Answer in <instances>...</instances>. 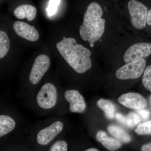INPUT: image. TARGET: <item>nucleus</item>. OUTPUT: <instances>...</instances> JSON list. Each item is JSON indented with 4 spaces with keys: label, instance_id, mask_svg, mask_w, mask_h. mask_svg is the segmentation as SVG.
<instances>
[{
    "label": "nucleus",
    "instance_id": "obj_23",
    "mask_svg": "<svg viewBox=\"0 0 151 151\" xmlns=\"http://www.w3.org/2000/svg\"><path fill=\"white\" fill-rule=\"evenodd\" d=\"M138 112L142 116V118L145 120H147L149 119L150 116V112L148 110H143V109H140L138 110Z\"/></svg>",
    "mask_w": 151,
    "mask_h": 151
},
{
    "label": "nucleus",
    "instance_id": "obj_5",
    "mask_svg": "<svg viewBox=\"0 0 151 151\" xmlns=\"http://www.w3.org/2000/svg\"><path fill=\"white\" fill-rule=\"evenodd\" d=\"M146 63L144 58L127 63L116 71V77L121 80L139 78L145 71Z\"/></svg>",
    "mask_w": 151,
    "mask_h": 151
},
{
    "label": "nucleus",
    "instance_id": "obj_17",
    "mask_svg": "<svg viewBox=\"0 0 151 151\" xmlns=\"http://www.w3.org/2000/svg\"><path fill=\"white\" fill-rule=\"evenodd\" d=\"M10 42L7 35L5 32L0 31V58H4L8 52Z\"/></svg>",
    "mask_w": 151,
    "mask_h": 151
},
{
    "label": "nucleus",
    "instance_id": "obj_2",
    "mask_svg": "<svg viewBox=\"0 0 151 151\" xmlns=\"http://www.w3.org/2000/svg\"><path fill=\"white\" fill-rule=\"evenodd\" d=\"M103 14L102 8L97 3H91L88 5L82 25L79 26V34L83 40L94 43L102 37L106 22L101 18Z\"/></svg>",
    "mask_w": 151,
    "mask_h": 151
},
{
    "label": "nucleus",
    "instance_id": "obj_8",
    "mask_svg": "<svg viewBox=\"0 0 151 151\" xmlns=\"http://www.w3.org/2000/svg\"><path fill=\"white\" fill-rule=\"evenodd\" d=\"M151 54V43L140 42L133 45L124 53V60L126 63L143 59Z\"/></svg>",
    "mask_w": 151,
    "mask_h": 151
},
{
    "label": "nucleus",
    "instance_id": "obj_24",
    "mask_svg": "<svg viewBox=\"0 0 151 151\" xmlns=\"http://www.w3.org/2000/svg\"><path fill=\"white\" fill-rule=\"evenodd\" d=\"M141 150L143 151H151V142L144 145Z\"/></svg>",
    "mask_w": 151,
    "mask_h": 151
},
{
    "label": "nucleus",
    "instance_id": "obj_6",
    "mask_svg": "<svg viewBox=\"0 0 151 151\" xmlns=\"http://www.w3.org/2000/svg\"><path fill=\"white\" fill-rule=\"evenodd\" d=\"M50 65V59L48 56L45 54L38 55L29 73V80L31 84L33 85L38 84L48 70Z\"/></svg>",
    "mask_w": 151,
    "mask_h": 151
},
{
    "label": "nucleus",
    "instance_id": "obj_9",
    "mask_svg": "<svg viewBox=\"0 0 151 151\" xmlns=\"http://www.w3.org/2000/svg\"><path fill=\"white\" fill-rule=\"evenodd\" d=\"M64 96L65 100L69 103V110L70 112L81 113L86 110L85 99L77 90L75 89L65 90Z\"/></svg>",
    "mask_w": 151,
    "mask_h": 151
},
{
    "label": "nucleus",
    "instance_id": "obj_15",
    "mask_svg": "<svg viewBox=\"0 0 151 151\" xmlns=\"http://www.w3.org/2000/svg\"><path fill=\"white\" fill-rule=\"evenodd\" d=\"M110 134L122 142L128 143L131 141L129 135L121 127L115 125H111L108 127Z\"/></svg>",
    "mask_w": 151,
    "mask_h": 151
},
{
    "label": "nucleus",
    "instance_id": "obj_18",
    "mask_svg": "<svg viewBox=\"0 0 151 151\" xmlns=\"http://www.w3.org/2000/svg\"><path fill=\"white\" fill-rule=\"evenodd\" d=\"M140 122V118L137 114L134 113H131L128 116H125L124 124L129 128H132Z\"/></svg>",
    "mask_w": 151,
    "mask_h": 151
},
{
    "label": "nucleus",
    "instance_id": "obj_14",
    "mask_svg": "<svg viewBox=\"0 0 151 151\" xmlns=\"http://www.w3.org/2000/svg\"><path fill=\"white\" fill-rule=\"evenodd\" d=\"M16 123L10 116L6 115L0 116V137L10 133L15 128Z\"/></svg>",
    "mask_w": 151,
    "mask_h": 151
},
{
    "label": "nucleus",
    "instance_id": "obj_12",
    "mask_svg": "<svg viewBox=\"0 0 151 151\" xmlns=\"http://www.w3.org/2000/svg\"><path fill=\"white\" fill-rule=\"evenodd\" d=\"M35 7L30 5H22L18 7L14 11V14L17 18L19 19H27L32 21L35 18L37 14Z\"/></svg>",
    "mask_w": 151,
    "mask_h": 151
},
{
    "label": "nucleus",
    "instance_id": "obj_19",
    "mask_svg": "<svg viewBox=\"0 0 151 151\" xmlns=\"http://www.w3.org/2000/svg\"><path fill=\"white\" fill-rule=\"evenodd\" d=\"M142 81L145 88L151 92V65H149L145 69Z\"/></svg>",
    "mask_w": 151,
    "mask_h": 151
},
{
    "label": "nucleus",
    "instance_id": "obj_21",
    "mask_svg": "<svg viewBox=\"0 0 151 151\" xmlns=\"http://www.w3.org/2000/svg\"><path fill=\"white\" fill-rule=\"evenodd\" d=\"M68 150V144L65 141L59 140L57 141L50 148V151H67Z\"/></svg>",
    "mask_w": 151,
    "mask_h": 151
},
{
    "label": "nucleus",
    "instance_id": "obj_20",
    "mask_svg": "<svg viewBox=\"0 0 151 151\" xmlns=\"http://www.w3.org/2000/svg\"><path fill=\"white\" fill-rule=\"evenodd\" d=\"M135 132L139 135L151 134V120L138 126Z\"/></svg>",
    "mask_w": 151,
    "mask_h": 151
},
{
    "label": "nucleus",
    "instance_id": "obj_1",
    "mask_svg": "<svg viewBox=\"0 0 151 151\" xmlns=\"http://www.w3.org/2000/svg\"><path fill=\"white\" fill-rule=\"evenodd\" d=\"M58 50L68 65L78 73L86 72L92 67L90 50L77 44L75 39L63 37L56 44Z\"/></svg>",
    "mask_w": 151,
    "mask_h": 151
},
{
    "label": "nucleus",
    "instance_id": "obj_3",
    "mask_svg": "<svg viewBox=\"0 0 151 151\" xmlns=\"http://www.w3.org/2000/svg\"><path fill=\"white\" fill-rule=\"evenodd\" d=\"M58 100V92L55 85L47 83L41 87L36 96L37 104L40 108L50 110L55 108Z\"/></svg>",
    "mask_w": 151,
    "mask_h": 151
},
{
    "label": "nucleus",
    "instance_id": "obj_25",
    "mask_svg": "<svg viewBox=\"0 0 151 151\" xmlns=\"http://www.w3.org/2000/svg\"><path fill=\"white\" fill-rule=\"evenodd\" d=\"M147 24L148 25L151 26V9L148 11V13Z\"/></svg>",
    "mask_w": 151,
    "mask_h": 151
},
{
    "label": "nucleus",
    "instance_id": "obj_26",
    "mask_svg": "<svg viewBox=\"0 0 151 151\" xmlns=\"http://www.w3.org/2000/svg\"><path fill=\"white\" fill-rule=\"evenodd\" d=\"M85 151H98L99 150L96 148H89L87 149V150H85Z\"/></svg>",
    "mask_w": 151,
    "mask_h": 151
},
{
    "label": "nucleus",
    "instance_id": "obj_13",
    "mask_svg": "<svg viewBox=\"0 0 151 151\" xmlns=\"http://www.w3.org/2000/svg\"><path fill=\"white\" fill-rule=\"evenodd\" d=\"M96 137L97 141L109 150H116L122 147V144L120 141L108 137L107 134L103 131L98 132Z\"/></svg>",
    "mask_w": 151,
    "mask_h": 151
},
{
    "label": "nucleus",
    "instance_id": "obj_22",
    "mask_svg": "<svg viewBox=\"0 0 151 151\" xmlns=\"http://www.w3.org/2000/svg\"><path fill=\"white\" fill-rule=\"evenodd\" d=\"M60 2V0H50L46 9L48 16H52L56 13Z\"/></svg>",
    "mask_w": 151,
    "mask_h": 151
},
{
    "label": "nucleus",
    "instance_id": "obj_4",
    "mask_svg": "<svg viewBox=\"0 0 151 151\" xmlns=\"http://www.w3.org/2000/svg\"><path fill=\"white\" fill-rule=\"evenodd\" d=\"M128 7L132 26L138 29L145 28L148 13L147 7L140 2L131 0L128 3Z\"/></svg>",
    "mask_w": 151,
    "mask_h": 151
},
{
    "label": "nucleus",
    "instance_id": "obj_27",
    "mask_svg": "<svg viewBox=\"0 0 151 151\" xmlns=\"http://www.w3.org/2000/svg\"><path fill=\"white\" fill-rule=\"evenodd\" d=\"M150 101L151 104V96L150 97Z\"/></svg>",
    "mask_w": 151,
    "mask_h": 151
},
{
    "label": "nucleus",
    "instance_id": "obj_11",
    "mask_svg": "<svg viewBox=\"0 0 151 151\" xmlns=\"http://www.w3.org/2000/svg\"><path fill=\"white\" fill-rule=\"evenodd\" d=\"M14 29L18 35L29 41H36L39 38V33L34 26L24 22H15Z\"/></svg>",
    "mask_w": 151,
    "mask_h": 151
},
{
    "label": "nucleus",
    "instance_id": "obj_16",
    "mask_svg": "<svg viewBox=\"0 0 151 151\" xmlns=\"http://www.w3.org/2000/svg\"><path fill=\"white\" fill-rule=\"evenodd\" d=\"M97 106L102 109L108 119H112L114 118L116 113V107L111 101L101 99L97 102Z\"/></svg>",
    "mask_w": 151,
    "mask_h": 151
},
{
    "label": "nucleus",
    "instance_id": "obj_7",
    "mask_svg": "<svg viewBox=\"0 0 151 151\" xmlns=\"http://www.w3.org/2000/svg\"><path fill=\"white\" fill-rule=\"evenodd\" d=\"M64 128L62 122L57 121L42 129L36 136L37 144L40 146H47L51 143L60 133Z\"/></svg>",
    "mask_w": 151,
    "mask_h": 151
},
{
    "label": "nucleus",
    "instance_id": "obj_10",
    "mask_svg": "<svg viewBox=\"0 0 151 151\" xmlns=\"http://www.w3.org/2000/svg\"><path fill=\"white\" fill-rule=\"evenodd\" d=\"M118 101L125 107L134 110L144 109L147 105V100L142 95L134 92L122 94L118 98Z\"/></svg>",
    "mask_w": 151,
    "mask_h": 151
}]
</instances>
